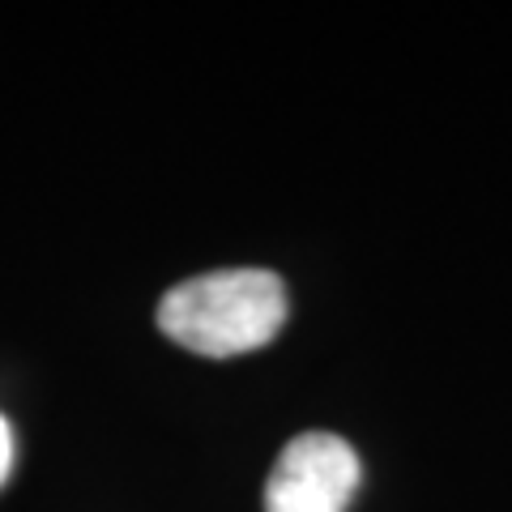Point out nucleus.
Masks as SVG:
<instances>
[{
    "label": "nucleus",
    "mask_w": 512,
    "mask_h": 512,
    "mask_svg": "<svg viewBox=\"0 0 512 512\" xmlns=\"http://www.w3.org/2000/svg\"><path fill=\"white\" fill-rule=\"evenodd\" d=\"M9 470H13V431L5 419H0V483L9 478Z\"/></svg>",
    "instance_id": "nucleus-3"
},
{
    "label": "nucleus",
    "mask_w": 512,
    "mask_h": 512,
    "mask_svg": "<svg viewBox=\"0 0 512 512\" xmlns=\"http://www.w3.org/2000/svg\"><path fill=\"white\" fill-rule=\"evenodd\" d=\"M359 453L333 431H303L278 453L265 512H346L359 491Z\"/></svg>",
    "instance_id": "nucleus-2"
},
{
    "label": "nucleus",
    "mask_w": 512,
    "mask_h": 512,
    "mask_svg": "<svg viewBox=\"0 0 512 512\" xmlns=\"http://www.w3.org/2000/svg\"><path fill=\"white\" fill-rule=\"evenodd\" d=\"M286 325V286L269 269H214L171 286L158 329L205 359H235L269 346Z\"/></svg>",
    "instance_id": "nucleus-1"
}]
</instances>
